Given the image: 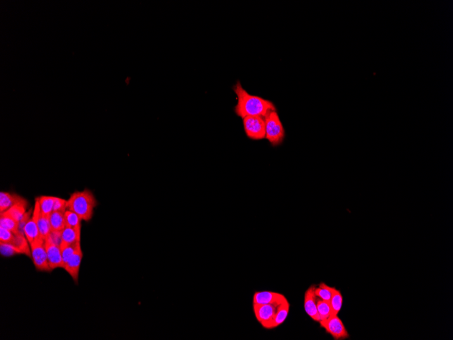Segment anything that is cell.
Here are the masks:
<instances>
[{"label": "cell", "mask_w": 453, "mask_h": 340, "mask_svg": "<svg viewBox=\"0 0 453 340\" xmlns=\"http://www.w3.org/2000/svg\"><path fill=\"white\" fill-rule=\"evenodd\" d=\"M237 96L238 103L234 112L238 116L245 118L247 116H265L268 112L276 111L274 103L269 100L249 94L242 86L240 81L233 86Z\"/></svg>", "instance_id": "cell-1"}, {"label": "cell", "mask_w": 453, "mask_h": 340, "mask_svg": "<svg viewBox=\"0 0 453 340\" xmlns=\"http://www.w3.org/2000/svg\"><path fill=\"white\" fill-rule=\"evenodd\" d=\"M97 206V200L89 189L75 191L67 200V209L72 210L79 215L83 221L89 222L94 215L95 207Z\"/></svg>", "instance_id": "cell-2"}, {"label": "cell", "mask_w": 453, "mask_h": 340, "mask_svg": "<svg viewBox=\"0 0 453 340\" xmlns=\"http://www.w3.org/2000/svg\"><path fill=\"white\" fill-rule=\"evenodd\" d=\"M264 119L265 122V139L269 141L272 146H280L284 139L285 131L277 112H268Z\"/></svg>", "instance_id": "cell-3"}, {"label": "cell", "mask_w": 453, "mask_h": 340, "mask_svg": "<svg viewBox=\"0 0 453 340\" xmlns=\"http://www.w3.org/2000/svg\"><path fill=\"white\" fill-rule=\"evenodd\" d=\"M32 258L36 268L41 272H51L47 253L45 247V240L40 236L30 244Z\"/></svg>", "instance_id": "cell-4"}, {"label": "cell", "mask_w": 453, "mask_h": 340, "mask_svg": "<svg viewBox=\"0 0 453 340\" xmlns=\"http://www.w3.org/2000/svg\"><path fill=\"white\" fill-rule=\"evenodd\" d=\"M244 129L247 137L252 140L265 139V122L264 117L247 116L243 118Z\"/></svg>", "instance_id": "cell-5"}, {"label": "cell", "mask_w": 453, "mask_h": 340, "mask_svg": "<svg viewBox=\"0 0 453 340\" xmlns=\"http://www.w3.org/2000/svg\"><path fill=\"white\" fill-rule=\"evenodd\" d=\"M321 327L324 328L328 334L335 340L347 339L349 337L348 331L343 322L337 315L331 316L329 318L319 322Z\"/></svg>", "instance_id": "cell-6"}, {"label": "cell", "mask_w": 453, "mask_h": 340, "mask_svg": "<svg viewBox=\"0 0 453 340\" xmlns=\"http://www.w3.org/2000/svg\"><path fill=\"white\" fill-rule=\"evenodd\" d=\"M278 304H253L257 320L264 329H271Z\"/></svg>", "instance_id": "cell-7"}, {"label": "cell", "mask_w": 453, "mask_h": 340, "mask_svg": "<svg viewBox=\"0 0 453 340\" xmlns=\"http://www.w3.org/2000/svg\"><path fill=\"white\" fill-rule=\"evenodd\" d=\"M45 247L47 253L48 264L52 270L57 268L64 269L65 264L59 245L55 244L49 238H46L45 239Z\"/></svg>", "instance_id": "cell-8"}, {"label": "cell", "mask_w": 453, "mask_h": 340, "mask_svg": "<svg viewBox=\"0 0 453 340\" xmlns=\"http://www.w3.org/2000/svg\"><path fill=\"white\" fill-rule=\"evenodd\" d=\"M41 215L40 206H39L38 198H36L35 206L34 207V212L30 220L26 224L24 228V234L29 244L32 243L37 238L39 237V229H38V220Z\"/></svg>", "instance_id": "cell-9"}, {"label": "cell", "mask_w": 453, "mask_h": 340, "mask_svg": "<svg viewBox=\"0 0 453 340\" xmlns=\"http://www.w3.org/2000/svg\"><path fill=\"white\" fill-rule=\"evenodd\" d=\"M316 285L312 284L309 286L305 291V298H304V308L307 315L312 320L320 322V317L318 315L317 305H316V296L315 295V289Z\"/></svg>", "instance_id": "cell-10"}, {"label": "cell", "mask_w": 453, "mask_h": 340, "mask_svg": "<svg viewBox=\"0 0 453 340\" xmlns=\"http://www.w3.org/2000/svg\"><path fill=\"white\" fill-rule=\"evenodd\" d=\"M286 297L272 291H257L253 296L252 304H279Z\"/></svg>", "instance_id": "cell-11"}, {"label": "cell", "mask_w": 453, "mask_h": 340, "mask_svg": "<svg viewBox=\"0 0 453 340\" xmlns=\"http://www.w3.org/2000/svg\"><path fill=\"white\" fill-rule=\"evenodd\" d=\"M83 258L82 248H79L75 254L72 255L64 265V270L70 274L74 282L77 283L79 270Z\"/></svg>", "instance_id": "cell-12"}, {"label": "cell", "mask_w": 453, "mask_h": 340, "mask_svg": "<svg viewBox=\"0 0 453 340\" xmlns=\"http://www.w3.org/2000/svg\"><path fill=\"white\" fill-rule=\"evenodd\" d=\"M289 302H288V300L285 299L278 305L271 329H274V328L279 327L280 325H281V324L284 322L285 320H286L287 317H288V313H289Z\"/></svg>", "instance_id": "cell-13"}, {"label": "cell", "mask_w": 453, "mask_h": 340, "mask_svg": "<svg viewBox=\"0 0 453 340\" xmlns=\"http://www.w3.org/2000/svg\"><path fill=\"white\" fill-rule=\"evenodd\" d=\"M27 205H28V203H27V200L25 198H22L18 203L14 205L13 207H10L9 209L3 212V213L12 217L14 220L17 221L19 223L22 217L26 213V212L27 211Z\"/></svg>", "instance_id": "cell-14"}, {"label": "cell", "mask_w": 453, "mask_h": 340, "mask_svg": "<svg viewBox=\"0 0 453 340\" xmlns=\"http://www.w3.org/2000/svg\"><path fill=\"white\" fill-rule=\"evenodd\" d=\"M22 198L16 194L1 191L0 193V213L6 211Z\"/></svg>", "instance_id": "cell-15"}, {"label": "cell", "mask_w": 453, "mask_h": 340, "mask_svg": "<svg viewBox=\"0 0 453 340\" xmlns=\"http://www.w3.org/2000/svg\"><path fill=\"white\" fill-rule=\"evenodd\" d=\"M61 243L65 244H74L81 241V228H73L65 227L62 231Z\"/></svg>", "instance_id": "cell-16"}, {"label": "cell", "mask_w": 453, "mask_h": 340, "mask_svg": "<svg viewBox=\"0 0 453 340\" xmlns=\"http://www.w3.org/2000/svg\"><path fill=\"white\" fill-rule=\"evenodd\" d=\"M52 231L62 232L66 227L65 212L53 211L50 216Z\"/></svg>", "instance_id": "cell-17"}, {"label": "cell", "mask_w": 453, "mask_h": 340, "mask_svg": "<svg viewBox=\"0 0 453 340\" xmlns=\"http://www.w3.org/2000/svg\"><path fill=\"white\" fill-rule=\"evenodd\" d=\"M51 216V215H50ZM49 215H45L41 213L38 220V229L39 235L43 239H46L52 232L51 220Z\"/></svg>", "instance_id": "cell-18"}, {"label": "cell", "mask_w": 453, "mask_h": 340, "mask_svg": "<svg viewBox=\"0 0 453 340\" xmlns=\"http://www.w3.org/2000/svg\"><path fill=\"white\" fill-rule=\"evenodd\" d=\"M0 227L11 231L14 234H20L19 232V223L13 218L6 215L4 213H0Z\"/></svg>", "instance_id": "cell-19"}, {"label": "cell", "mask_w": 453, "mask_h": 340, "mask_svg": "<svg viewBox=\"0 0 453 340\" xmlns=\"http://www.w3.org/2000/svg\"><path fill=\"white\" fill-rule=\"evenodd\" d=\"M55 196H42L38 198L39 206H40L41 213L45 215H51L53 212L54 203L55 200Z\"/></svg>", "instance_id": "cell-20"}, {"label": "cell", "mask_w": 453, "mask_h": 340, "mask_svg": "<svg viewBox=\"0 0 453 340\" xmlns=\"http://www.w3.org/2000/svg\"><path fill=\"white\" fill-rule=\"evenodd\" d=\"M330 305H331L332 316L338 315L343 305V296L340 290H337L335 287H334L333 295L330 301Z\"/></svg>", "instance_id": "cell-21"}, {"label": "cell", "mask_w": 453, "mask_h": 340, "mask_svg": "<svg viewBox=\"0 0 453 340\" xmlns=\"http://www.w3.org/2000/svg\"><path fill=\"white\" fill-rule=\"evenodd\" d=\"M60 248L61 250L64 264H65L73 255L75 254L77 250L82 247H81L80 242H78L74 244H65V243H61L60 245Z\"/></svg>", "instance_id": "cell-22"}, {"label": "cell", "mask_w": 453, "mask_h": 340, "mask_svg": "<svg viewBox=\"0 0 453 340\" xmlns=\"http://www.w3.org/2000/svg\"><path fill=\"white\" fill-rule=\"evenodd\" d=\"M334 287H331V286H328L327 284H325L324 283H321L319 284V286L317 287L316 286V289H315V295L317 298H319L320 300H323V301L329 302L331 301L332 295H333V291Z\"/></svg>", "instance_id": "cell-23"}, {"label": "cell", "mask_w": 453, "mask_h": 340, "mask_svg": "<svg viewBox=\"0 0 453 340\" xmlns=\"http://www.w3.org/2000/svg\"><path fill=\"white\" fill-rule=\"evenodd\" d=\"M316 305H317L318 313L321 321L326 320L331 317L332 310L329 302L319 299L316 300Z\"/></svg>", "instance_id": "cell-24"}, {"label": "cell", "mask_w": 453, "mask_h": 340, "mask_svg": "<svg viewBox=\"0 0 453 340\" xmlns=\"http://www.w3.org/2000/svg\"><path fill=\"white\" fill-rule=\"evenodd\" d=\"M65 219L66 227L81 228V222L82 220L77 214L72 210L67 209L65 212Z\"/></svg>", "instance_id": "cell-25"}, {"label": "cell", "mask_w": 453, "mask_h": 340, "mask_svg": "<svg viewBox=\"0 0 453 340\" xmlns=\"http://www.w3.org/2000/svg\"><path fill=\"white\" fill-rule=\"evenodd\" d=\"M0 251L1 255L6 258L13 255L23 254L20 248L10 243H0Z\"/></svg>", "instance_id": "cell-26"}, {"label": "cell", "mask_w": 453, "mask_h": 340, "mask_svg": "<svg viewBox=\"0 0 453 340\" xmlns=\"http://www.w3.org/2000/svg\"><path fill=\"white\" fill-rule=\"evenodd\" d=\"M15 234L11 231L0 227V241L3 243H11L15 239Z\"/></svg>", "instance_id": "cell-27"}, {"label": "cell", "mask_w": 453, "mask_h": 340, "mask_svg": "<svg viewBox=\"0 0 453 340\" xmlns=\"http://www.w3.org/2000/svg\"><path fill=\"white\" fill-rule=\"evenodd\" d=\"M67 200H64L63 198L58 197L55 198V203H54L53 211H66L67 209Z\"/></svg>", "instance_id": "cell-28"}]
</instances>
